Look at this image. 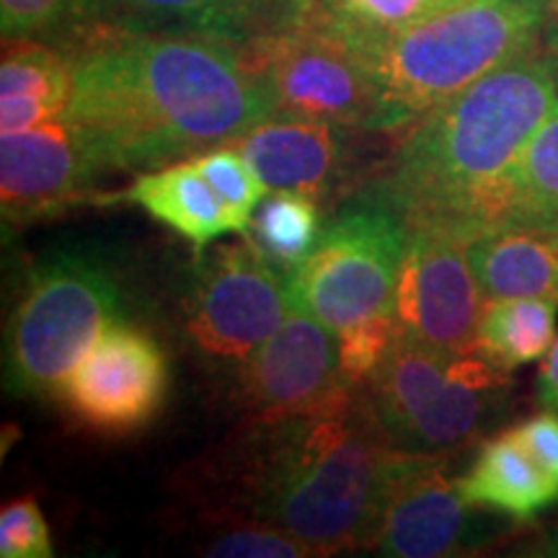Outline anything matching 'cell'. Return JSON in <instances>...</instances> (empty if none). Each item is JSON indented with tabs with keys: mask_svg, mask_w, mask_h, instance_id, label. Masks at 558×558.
I'll return each mask as SVG.
<instances>
[{
	"mask_svg": "<svg viewBox=\"0 0 558 558\" xmlns=\"http://www.w3.org/2000/svg\"><path fill=\"white\" fill-rule=\"evenodd\" d=\"M73 68L62 114L104 171H156L275 117L239 47L107 16L58 47Z\"/></svg>",
	"mask_w": 558,
	"mask_h": 558,
	"instance_id": "1",
	"label": "cell"
},
{
	"mask_svg": "<svg viewBox=\"0 0 558 558\" xmlns=\"http://www.w3.org/2000/svg\"><path fill=\"white\" fill-rule=\"evenodd\" d=\"M556 99L546 47L507 62L403 128L357 197L463 243L507 228L522 148Z\"/></svg>",
	"mask_w": 558,
	"mask_h": 558,
	"instance_id": "2",
	"label": "cell"
},
{
	"mask_svg": "<svg viewBox=\"0 0 558 558\" xmlns=\"http://www.w3.org/2000/svg\"><path fill=\"white\" fill-rule=\"evenodd\" d=\"M399 456L360 386L329 409L251 416L222 456V492L235 518L284 530L316 556L367 550Z\"/></svg>",
	"mask_w": 558,
	"mask_h": 558,
	"instance_id": "3",
	"label": "cell"
},
{
	"mask_svg": "<svg viewBox=\"0 0 558 558\" xmlns=\"http://www.w3.org/2000/svg\"><path fill=\"white\" fill-rule=\"evenodd\" d=\"M558 0H463L388 34H349L393 135L486 73L546 47Z\"/></svg>",
	"mask_w": 558,
	"mask_h": 558,
	"instance_id": "4",
	"label": "cell"
},
{
	"mask_svg": "<svg viewBox=\"0 0 558 558\" xmlns=\"http://www.w3.org/2000/svg\"><path fill=\"white\" fill-rule=\"evenodd\" d=\"M362 390L386 442L403 456L439 458L484 442L514 409L512 373L407 337H396Z\"/></svg>",
	"mask_w": 558,
	"mask_h": 558,
	"instance_id": "5",
	"label": "cell"
},
{
	"mask_svg": "<svg viewBox=\"0 0 558 558\" xmlns=\"http://www.w3.org/2000/svg\"><path fill=\"white\" fill-rule=\"evenodd\" d=\"M124 318L120 277L83 251H58L34 264L5 329V388L54 399L83 352Z\"/></svg>",
	"mask_w": 558,
	"mask_h": 558,
	"instance_id": "6",
	"label": "cell"
},
{
	"mask_svg": "<svg viewBox=\"0 0 558 558\" xmlns=\"http://www.w3.org/2000/svg\"><path fill=\"white\" fill-rule=\"evenodd\" d=\"M403 246L407 228L390 209L360 197L344 202L311 254L284 271L288 305L333 333L390 316Z\"/></svg>",
	"mask_w": 558,
	"mask_h": 558,
	"instance_id": "7",
	"label": "cell"
},
{
	"mask_svg": "<svg viewBox=\"0 0 558 558\" xmlns=\"http://www.w3.org/2000/svg\"><path fill=\"white\" fill-rule=\"evenodd\" d=\"M275 117L378 132V94L349 34L316 3L295 29L241 47Z\"/></svg>",
	"mask_w": 558,
	"mask_h": 558,
	"instance_id": "8",
	"label": "cell"
},
{
	"mask_svg": "<svg viewBox=\"0 0 558 558\" xmlns=\"http://www.w3.org/2000/svg\"><path fill=\"white\" fill-rule=\"evenodd\" d=\"M284 316V282L251 235L197 256L184 295V329L205 357L239 369Z\"/></svg>",
	"mask_w": 558,
	"mask_h": 558,
	"instance_id": "9",
	"label": "cell"
},
{
	"mask_svg": "<svg viewBox=\"0 0 558 558\" xmlns=\"http://www.w3.org/2000/svg\"><path fill=\"white\" fill-rule=\"evenodd\" d=\"M169 390V360L132 320L109 324L60 383L54 401L75 424L120 437L153 422Z\"/></svg>",
	"mask_w": 558,
	"mask_h": 558,
	"instance_id": "10",
	"label": "cell"
},
{
	"mask_svg": "<svg viewBox=\"0 0 558 558\" xmlns=\"http://www.w3.org/2000/svg\"><path fill=\"white\" fill-rule=\"evenodd\" d=\"M460 497L450 456H399L386 507L367 550L390 558L463 556L499 535L497 518Z\"/></svg>",
	"mask_w": 558,
	"mask_h": 558,
	"instance_id": "11",
	"label": "cell"
},
{
	"mask_svg": "<svg viewBox=\"0 0 558 558\" xmlns=\"http://www.w3.org/2000/svg\"><path fill=\"white\" fill-rule=\"evenodd\" d=\"M486 303L473 275L469 243L435 230H407L393 295L399 337L473 352Z\"/></svg>",
	"mask_w": 558,
	"mask_h": 558,
	"instance_id": "12",
	"label": "cell"
},
{
	"mask_svg": "<svg viewBox=\"0 0 558 558\" xmlns=\"http://www.w3.org/2000/svg\"><path fill=\"white\" fill-rule=\"evenodd\" d=\"M362 135L367 130L269 117L228 145L254 166L269 190L308 194L320 207H333L357 197L383 158H367Z\"/></svg>",
	"mask_w": 558,
	"mask_h": 558,
	"instance_id": "13",
	"label": "cell"
},
{
	"mask_svg": "<svg viewBox=\"0 0 558 558\" xmlns=\"http://www.w3.org/2000/svg\"><path fill=\"white\" fill-rule=\"evenodd\" d=\"M235 373L239 401L262 418L329 409L354 390L341 373L337 333L295 305Z\"/></svg>",
	"mask_w": 558,
	"mask_h": 558,
	"instance_id": "14",
	"label": "cell"
},
{
	"mask_svg": "<svg viewBox=\"0 0 558 558\" xmlns=\"http://www.w3.org/2000/svg\"><path fill=\"white\" fill-rule=\"evenodd\" d=\"M75 130L62 120L0 135V202L11 222L45 218L88 197L104 177Z\"/></svg>",
	"mask_w": 558,
	"mask_h": 558,
	"instance_id": "15",
	"label": "cell"
},
{
	"mask_svg": "<svg viewBox=\"0 0 558 558\" xmlns=\"http://www.w3.org/2000/svg\"><path fill=\"white\" fill-rule=\"evenodd\" d=\"M109 16L150 29L194 34L233 47L275 37L303 24L316 0H107Z\"/></svg>",
	"mask_w": 558,
	"mask_h": 558,
	"instance_id": "16",
	"label": "cell"
},
{
	"mask_svg": "<svg viewBox=\"0 0 558 558\" xmlns=\"http://www.w3.org/2000/svg\"><path fill=\"white\" fill-rule=\"evenodd\" d=\"M458 488L471 507L512 522H530L558 501V486L512 429L484 439L471 469L458 476Z\"/></svg>",
	"mask_w": 558,
	"mask_h": 558,
	"instance_id": "17",
	"label": "cell"
},
{
	"mask_svg": "<svg viewBox=\"0 0 558 558\" xmlns=\"http://www.w3.org/2000/svg\"><path fill=\"white\" fill-rule=\"evenodd\" d=\"M111 199L143 207L153 220L190 241L197 256L220 235L239 233L228 207L192 163V158L140 173L135 184L120 194H111Z\"/></svg>",
	"mask_w": 558,
	"mask_h": 558,
	"instance_id": "18",
	"label": "cell"
},
{
	"mask_svg": "<svg viewBox=\"0 0 558 558\" xmlns=\"http://www.w3.org/2000/svg\"><path fill=\"white\" fill-rule=\"evenodd\" d=\"M73 94L68 54L47 41H5L0 62V135H13L65 114Z\"/></svg>",
	"mask_w": 558,
	"mask_h": 558,
	"instance_id": "19",
	"label": "cell"
},
{
	"mask_svg": "<svg viewBox=\"0 0 558 558\" xmlns=\"http://www.w3.org/2000/svg\"><path fill=\"white\" fill-rule=\"evenodd\" d=\"M486 300L546 298L558 303V230L501 228L469 243Z\"/></svg>",
	"mask_w": 558,
	"mask_h": 558,
	"instance_id": "20",
	"label": "cell"
},
{
	"mask_svg": "<svg viewBox=\"0 0 558 558\" xmlns=\"http://www.w3.org/2000/svg\"><path fill=\"white\" fill-rule=\"evenodd\" d=\"M558 303L546 298L488 300L473 354L499 369H518L546 357L556 341Z\"/></svg>",
	"mask_w": 558,
	"mask_h": 558,
	"instance_id": "21",
	"label": "cell"
},
{
	"mask_svg": "<svg viewBox=\"0 0 558 558\" xmlns=\"http://www.w3.org/2000/svg\"><path fill=\"white\" fill-rule=\"evenodd\" d=\"M507 228L558 230V99L522 148Z\"/></svg>",
	"mask_w": 558,
	"mask_h": 558,
	"instance_id": "22",
	"label": "cell"
},
{
	"mask_svg": "<svg viewBox=\"0 0 558 558\" xmlns=\"http://www.w3.org/2000/svg\"><path fill=\"white\" fill-rule=\"evenodd\" d=\"M324 209L308 194L269 190L251 218L248 233L264 256L282 271L295 267L311 254L324 230Z\"/></svg>",
	"mask_w": 558,
	"mask_h": 558,
	"instance_id": "23",
	"label": "cell"
},
{
	"mask_svg": "<svg viewBox=\"0 0 558 558\" xmlns=\"http://www.w3.org/2000/svg\"><path fill=\"white\" fill-rule=\"evenodd\" d=\"M107 16V0H0L3 41L34 39L60 47L73 34Z\"/></svg>",
	"mask_w": 558,
	"mask_h": 558,
	"instance_id": "24",
	"label": "cell"
},
{
	"mask_svg": "<svg viewBox=\"0 0 558 558\" xmlns=\"http://www.w3.org/2000/svg\"><path fill=\"white\" fill-rule=\"evenodd\" d=\"M192 163L197 166L202 177L209 181V186L222 199V205L228 207L239 233H248L256 207L269 194V186L259 179L254 166L233 145H218V148L199 153L192 158Z\"/></svg>",
	"mask_w": 558,
	"mask_h": 558,
	"instance_id": "25",
	"label": "cell"
},
{
	"mask_svg": "<svg viewBox=\"0 0 558 558\" xmlns=\"http://www.w3.org/2000/svg\"><path fill=\"white\" fill-rule=\"evenodd\" d=\"M352 34H388L439 13L463 0H316Z\"/></svg>",
	"mask_w": 558,
	"mask_h": 558,
	"instance_id": "26",
	"label": "cell"
},
{
	"mask_svg": "<svg viewBox=\"0 0 558 558\" xmlns=\"http://www.w3.org/2000/svg\"><path fill=\"white\" fill-rule=\"evenodd\" d=\"M396 337H399V331H396L393 313L390 316L367 318L337 333L341 373H344L349 386H365L369 375L386 360Z\"/></svg>",
	"mask_w": 558,
	"mask_h": 558,
	"instance_id": "27",
	"label": "cell"
},
{
	"mask_svg": "<svg viewBox=\"0 0 558 558\" xmlns=\"http://www.w3.org/2000/svg\"><path fill=\"white\" fill-rule=\"evenodd\" d=\"M205 556L218 558H308L316 556L308 543L284 533L275 525H264L254 520H239L220 538L207 543Z\"/></svg>",
	"mask_w": 558,
	"mask_h": 558,
	"instance_id": "28",
	"label": "cell"
},
{
	"mask_svg": "<svg viewBox=\"0 0 558 558\" xmlns=\"http://www.w3.org/2000/svg\"><path fill=\"white\" fill-rule=\"evenodd\" d=\"M54 554L45 514L34 497L5 501L0 509V556L50 558Z\"/></svg>",
	"mask_w": 558,
	"mask_h": 558,
	"instance_id": "29",
	"label": "cell"
},
{
	"mask_svg": "<svg viewBox=\"0 0 558 558\" xmlns=\"http://www.w3.org/2000/svg\"><path fill=\"white\" fill-rule=\"evenodd\" d=\"M512 432L522 442V448L533 456L535 463L558 486V411L543 409L541 414L512 427Z\"/></svg>",
	"mask_w": 558,
	"mask_h": 558,
	"instance_id": "30",
	"label": "cell"
},
{
	"mask_svg": "<svg viewBox=\"0 0 558 558\" xmlns=\"http://www.w3.org/2000/svg\"><path fill=\"white\" fill-rule=\"evenodd\" d=\"M535 399H538L541 409L558 411V337L546 357L541 360L538 378H535Z\"/></svg>",
	"mask_w": 558,
	"mask_h": 558,
	"instance_id": "31",
	"label": "cell"
},
{
	"mask_svg": "<svg viewBox=\"0 0 558 558\" xmlns=\"http://www.w3.org/2000/svg\"><path fill=\"white\" fill-rule=\"evenodd\" d=\"M546 52H548L550 62H554V73H556V81H558V16H556L554 26H550V32H548Z\"/></svg>",
	"mask_w": 558,
	"mask_h": 558,
	"instance_id": "32",
	"label": "cell"
}]
</instances>
